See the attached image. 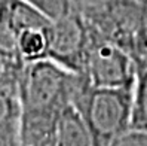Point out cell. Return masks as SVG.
<instances>
[{
    "label": "cell",
    "mask_w": 147,
    "mask_h": 146,
    "mask_svg": "<svg viewBox=\"0 0 147 146\" xmlns=\"http://www.w3.org/2000/svg\"><path fill=\"white\" fill-rule=\"evenodd\" d=\"M15 100L12 92L9 91H0V128L5 127L13 116Z\"/></svg>",
    "instance_id": "11"
},
{
    "label": "cell",
    "mask_w": 147,
    "mask_h": 146,
    "mask_svg": "<svg viewBox=\"0 0 147 146\" xmlns=\"http://www.w3.org/2000/svg\"><path fill=\"white\" fill-rule=\"evenodd\" d=\"M49 21H57L71 14L70 0H24Z\"/></svg>",
    "instance_id": "9"
},
{
    "label": "cell",
    "mask_w": 147,
    "mask_h": 146,
    "mask_svg": "<svg viewBox=\"0 0 147 146\" xmlns=\"http://www.w3.org/2000/svg\"><path fill=\"white\" fill-rule=\"evenodd\" d=\"M71 105L88 127L94 146H110L131 130L132 88H95L82 84Z\"/></svg>",
    "instance_id": "1"
},
{
    "label": "cell",
    "mask_w": 147,
    "mask_h": 146,
    "mask_svg": "<svg viewBox=\"0 0 147 146\" xmlns=\"http://www.w3.org/2000/svg\"><path fill=\"white\" fill-rule=\"evenodd\" d=\"M21 146H55L58 115L21 113Z\"/></svg>",
    "instance_id": "6"
},
{
    "label": "cell",
    "mask_w": 147,
    "mask_h": 146,
    "mask_svg": "<svg viewBox=\"0 0 147 146\" xmlns=\"http://www.w3.org/2000/svg\"><path fill=\"white\" fill-rule=\"evenodd\" d=\"M48 29H28L16 34V48L22 66L48 57Z\"/></svg>",
    "instance_id": "8"
},
{
    "label": "cell",
    "mask_w": 147,
    "mask_h": 146,
    "mask_svg": "<svg viewBox=\"0 0 147 146\" xmlns=\"http://www.w3.org/2000/svg\"><path fill=\"white\" fill-rule=\"evenodd\" d=\"M110 146H147V133L138 130H129L120 136Z\"/></svg>",
    "instance_id": "12"
},
{
    "label": "cell",
    "mask_w": 147,
    "mask_h": 146,
    "mask_svg": "<svg viewBox=\"0 0 147 146\" xmlns=\"http://www.w3.org/2000/svg\"><path fill=\"white\" fill-rule=\"evenodd\" d=\"M135 60V82L132 88L131 130L147 133V52Z\"/></svg>",
    "instance_id": "7"
},
{
    "label": "cell",
    "mask_w": 147,
    "mask_h": 146,
    "mask_svg": "<svg viewBox=\"0 0 147 146\" xmlns=\"http://www.w3.org/2000/svg\"><path fill=\"white\" fill-rule=\"evenodd\" d=\"M55 146H94L88 127L71 103L64 106L57 116Z\"/></svg>",
    "instance_id": "5"
},
{
    "label": "cell",
    "mask_w": 147,
    "mask_h": 146,
    "mask_svg": "<svg viewBox=\"0 0 147 146\" xmlns=\"http://www.w3.org/2000/svg\"><path fill=\"white\" fill-rule=\"evenodd\" d=\"M74 73L49 58L25 63L16 81L20 113L58 115L71 103Z\"/></svg>",
    "instance_id": "2"
},
{
    "label": "cell",
    "mask_w": 147,
    "mask_h": 146,
    "mask_svg": "<svg viewBox=\"0 0 147 146\" xmlns=\"http://www.w3.org/2000/svg\"><path fill=\"white\" fill-rule=\"evenodd\" d=\"M21 67L22 66L0 55V91H9L11 88L16 90V81Z\"/></svg>",
    "instance_id": "10"
},
{
    "label": "cell",
    "mask_w": 147,
    "mask_h": 146,
    "mask_svg": "<svg viewBox=\"0 0 147 146\" xmlns=\"http://www.w3.org/2000/svg\"><path fill=\"white\" fill-rule=\"evenodd\" d=\"M135 60L107 37L89 36L82 72L88 85L95 88H134Z\"/></svg>",
    "instance_id": "3"
},
{
    "label": "cell",
    "mask_w": 147,
    "mask_h": 146,
    "mask_svg": "<svg viewBox=\"0 0 147 146\" xmlns=\"http://www.w3.org/2000/svg\"><path fill=\"white\" fill-rule=\"evenodd\" d=\"M89 33L85 22L73 12L51 21L48 29V57L73 73L82 72Z\"/></svg>",
    "instance_id": "4"
}]
</instances>
